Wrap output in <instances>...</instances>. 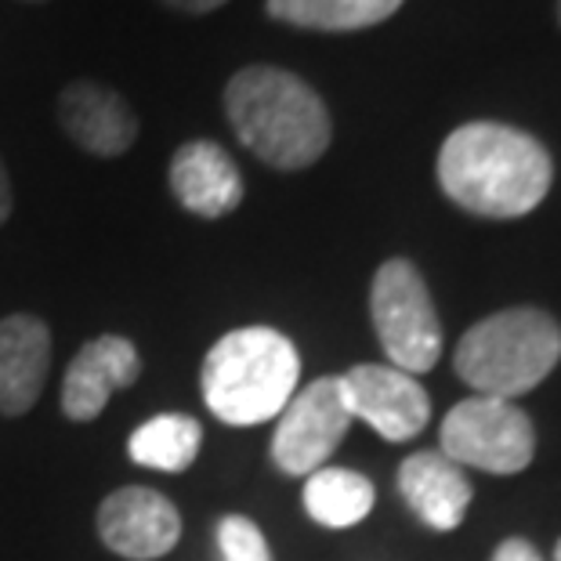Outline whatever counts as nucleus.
Returning <instances> with one entry per match:
<instances>
[{
    "label": "nucleus",
    "instance_id": "obj_9",
    "mask_svg": "<svg viewBox=\"0 0 561 561\" xmlns=\"http://www.w3.org/2000/svg\"><path fill=\"white\" fill-rule=\"evenodd\" d=\"M341 385L352 421L359 416L388 442H410L432 421L427 391L396 366H352Z\"/></svg>",
    "mask_w": 561,
    "mask_h": 561
},
{
    "label": "nucleus",
    "instance_id": "obj_8",
    "mask_svg": "<svg viewBox=\"0 0 561 561\" xmlns=\"http://www.w3.org/2000/svg\"><path fill=\"white\" fill-rule=\"evenodd\" d=\"M99 536L113 554L127 561H157L182 540V515L157 489L124 485L102 500Z\"/></svg>",
    "mask_w": 561,
    "mask_h": 561
},
{
    "label": "nucleus",
    "instance_id": "obj_3",
    "mask_svg": "<svg viewBox=\"0 0 561 561\" xmlns=\"http://www.w3.org/2000/svg\"><path fill=\"white\" fill-rule=\"evenodd\" d=\"M301 380V359L290 337L272 327L232 330L203 359L199 385L221 424L254 427L286 410Z\"/></svg>",
    "mask_w": 561,
    "mask_h": 561
},
{
    "label": "nucleus",
    "instance_id": "obj_21",
    "mask_svg": "<svg viewBox=\"0 0 561 561\" xmlns=\"http://www.w3.org/2000/svg\"><path fill=\"white\" fill-rule=\"evenodd\" d=\"M11 207H15V196H11V178H8V167L0 160V225L11 218Z\"/></svg>",
    "mask_w": 561,
    "mask_h": 561
},
{
    "label": "nucleus",
    "instance_id": "obj_11",
    "mask_svg": "<svg viewBox=\"0 0 561 561\" xmlns=\"http://www.w3.org/2000/svg\"><path fill=\"white\" fill-rule=\"evenodd\" d=\"M141 374L138 348L127 337L105 333V337L88 341L73 355L66 377H62V410L69 421L88 424L94 421L105 402L113 399V391L130 388Z\"/></svg>",
    "mask_w": 561,
    "mask_h": 561
},
{
    "label": "nucleus",
    "instance_id": "obj_1",
    "mask_svg": "<svg viewBox=\"0 0 561 561\" xmlns=\"http://www.w3.org/2000/svg\"><path fill=\"white\" fill-rule=\"evenodd\" d=\"M438 185L460 210L479 218H525L551 193L554 163L529 130L496 121L460 124L442 141Z\"/></svg>",
    "mask_w": 561,
    "mask_h": 561
},
{
    "label": "nucleus",
    "instance_id": "obj_6",
    "mask_svg": "<svg viewBox=\"0 0 561 561\" xmlns=\"http://www.w3.org/2000/svg\"><path fill=\"white\" fill-rule=\"evenodd\" d=\"M438 442L446 457L460 468L489 474H518L536 457V432L529 413L511 399L471 396L457 402L442 421Z\"/></svg>",
    "mask_w": 561,
    "mask_h": 561
},
{
    "label": "nucleus",
    "instance_id": "obj_23",
    "mask_svg": "<svg viewBox=\"0 0 561 561\" xmlns=\"http://www.w3.org/2000/svg\"><path fill=\"white\" fill-rule=\"evenodd\" d=\"M22 4H44V0H22Z\"/></svg>",
    "mask_w": 561,
    "mask_h": 561
},
{
    "label": "nucleus",
    "instance_id": "obj_15",
    "mask_svg": "<svg viewBox=\"0 0 561 561\" xmlns=\"http://www.w3.org/2000/svg\"><path fill=\"white\" fill-rule=\"evenodd\" d=\"M405 0H265V11L283 26L316 33H355L388 22Z\"/></svg>",
    "mask_w": 561,
    "mask_h": 561
},
{
    "label": "nucleus",
    "instance_id": "obj_14",
    "mask_svg": "<svg viewBox=\"0 0 561 561\" xmlns=\"http://www.w3.org/2000/svg\"><path fill=\"white\" fill-rule=\"evenodd\" d=\"M51 366V330L37 316L0 319V413L22 416L44 391Z\"/></svg>",
    "mask_w": 561,
    "mask_h": 561
},
{
    "label": "nucleus",
    "instance_id": "obj_12",
    "mask_svg": "<svg viewBox=\"0 0 561 561\" xmlns=\"http://www.w3.org/2000/svg\"><path fill=\"white\" fill-rule=\"evenodd\" d=\"M174 199L196 218H225L243 203V174L218 141H185L167 167Z\"/></svg>",
    "mask_w": 561,
    "mask_h": 561
},
{
    "label": "nucleus",
    "instance_id": "obj_20",
    "mask_svg": "<svg viewBox=\"0 0 561 561\" xmlns=\"http://www.w3.org/2000/svg\"><path fill=\"white\" fill-rule=\"evenodd\" d=\"M163 8H174V11H185V15H210V11L225 8L229 0H160Z\"/></svg>",
    "mask_w": 561,
    "mask_h": 561
},
{
    "label": "nucleus",
    "instance_id": "obj_10",
    "mask_svg": "<svg viewBox=\"0 0 561 561\" xmlns=\"http://www.w3.org/2000/svg\"><path fill=\"white\" fill-rule=\"evenodd\" d=\"M58 124L91 157H124L138 138V116L121 91L77 80L58 94Z\"/></svg>",
    "mask_w": 561,
    "mask_h": 561
},
{
    "label": "nucleus",
    "instance_id": "obj_17",
    "mask_svg": "<svg viewBox=\"0 0 561 561\" xmlns=\"http://www.w3.org/2000/svg\"><path fill=\"white\" fill-rule=\"evenodd\" d=\"M199 446H203V427L196 416L160 413L130 435L127 453L141 468L178 474V471L193 468V460L199 457Z\"/></svg>",
    "mask_w": 561,
    "mask_h": 561
},
{
    "label": "nucleus",
    "instance_id": "obj_7",
    "mask_svg": "<svg viewBox=\"0 0 561 561\" xmlns=\"http://www.w3.org/2000/svg\"><path fill=\"white\" fill-rule=\"evenodd\" d=\"M352 427V410L344 402L341 377H319L294 391L272 435V460L283 474H312L327 468L333 449Z\"/></svg>",
    "mask_w": 561,
    "mask_h": 561
},
{
    "label": "nucleus",
    "instance_id": "obj_4",
    "mask_svg": "<svg viewBox=\"0 0 561 561\" xmlns=\"http://www.w3.org/2000/svg\"><path fill=\"white\" fill-rule=\"evenodd\" d=\"M561 359V327L540 308H504L463 333L453 355L457 377L479 396L511 399L533 391Z\"/></svg>",
    "mask_w": 561,
    "mask_h": 561
},
{
    "label": "nucleus",
    "instance_id": "obj_24",
    "mask_svg": "<svg viewBox=\"0 0 561 561\" xmlns=\"http://www.w3.org/2000/svg\"><path fill=\"white\" fill-rule=\"evenodd\" d=\"M558 15H561V8H558Z\"/></svg>",
    "mask_w": 561,
    "mask_h": 561
},
{
    "label": "nucleus",
    "instance_id": "obj_22",
    "mask_svg": "<svg viewBox=\"0 0 561 561\" xmlns=\"http://www.w3.org/2000/svg\"><path fill=\"white\" fill-rule=\"evenodd\" d=\"M554 561H561V540H558V547H554Z\"/></svg>",
    "mask_w": 561,
    "mask_h": 561
},
{
    "label": "nucleus",
    "instance_id": "obj_19",
    "mask_svg": "<svg viewBox=\"0 0 561 561\" xmlns=\"http://www.w3.org/2000/svg\"><path fill=\"white\" fill-rule=\"evenodd\" d=\"M493 561H543L540 551L529 543V540H522V536H511V540H504L493 551Z\"/></svg>",
    "mask_w": 561,
    "mask_h": 561
},
{
    "label": "nucleus",
    "instance_id": "obj_2",
    "mask_svg": "<svg viewBox=\"0 0 561 561\" xmlns=\"http://www.w3.org/2000/svg\"><path fill=\"white\" fill-rule=\"evenodd\" d=\"M236 138L276 171H305L330 149L333 121L308 80L283 66H243L225 83Z\"/></svg>",
    "mask_w": 561,
    "mask_h": 561
},
{
    "label": "nucleus",
    "instance_id": "obj_16",
    "mask_svg": "<svg viewBox=\"0 0 561 561\" xmlns=\"http://www.w3.org/2000/svg\"><path fill=\"white\" fill-rule=\"evenodd\" d=\"M374 482L348 468H319L305 482L308 518L327 529H352L374 511Z\"/></svg>",
    "mask_w": 561,
    "mask_h": 561
},
{
    "label": "nucleus",
    "instance_id": "obj_18",
    "mask_svg": "<svg viewBox=\"0 0 561 561\" xmlns=\"http://www.w3.org/2000/svg\"><path fill=\"white\" fill-rule=\"evenodd\" d=\"M218 547L221 561H272L265 533L247 515H225L218 522Z\"/></svg>",
    "mask_w": 561,
    "mask_h": 561
},
{
    "label": "nucleus",
    "instance_id": "obj_13",
    "mask_svg": "<svg viewBox=\"0 0 561 561\" xmlns=\"http://www.w3.org/2000/svg\"><path fill=\"white\" fill-rule=\"evenodd\" d=\"M399 493L427 529L449 533L468 515L474 489L460 463H453L446 453L427 449V453H413V457L402 460Z\"/></svg>",
    "mask_w": 561,
    "mask_h": 561
},
{
    "label": "nucleus",
    "instance_id": "obj_5",
    "mask_svg": "<svg viewBox=\"0 0 561 561\" xmlns=\"http://www.w3.org/2000/svg\"><path fill=\"white\" fill-rule=\"evenodd\" d=\"M369 316L391 366L402 374H427L442 355V322L413 261L391 257L374 272Z\"/></svg>",
    "mask_w": 561,
    "mask_h": 561
}]
</instances>
